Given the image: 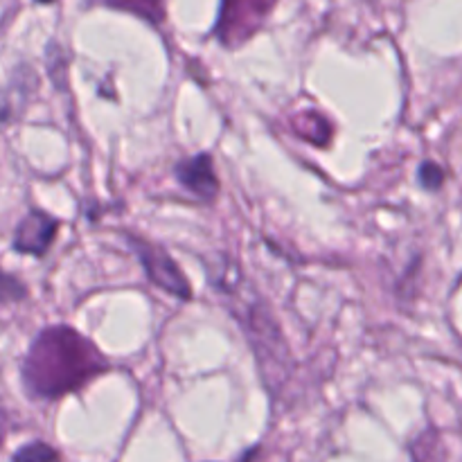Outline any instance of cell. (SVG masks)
<instances>
[{
    "mask_svg": "<svg viewBox=\"0 0 462 462\" xmlns=\"http://www.w3.org/2000/svg\"><path fill=\"white\" fill-rule=\"evenodd\" d=\"M106 370V359L77 329L54 325L43 329L23 359V383L36 400H59Z\"/></svg>",
    "mask_w": 462,
    "mask_h": 462,
    "instance_id": "obj_1",
    "label": "cell"
},
{
    "mask_svg": "<svg viewBox=\"0 0 462 462\" xmlns=\"http://www.w3.org/2000/svg\"><path fill=\"white\" fill-rule=\"evenodd\" d=\"M275 3L278 0H221L215 25L217 41L230 50L244 45L255 32H260Z\"/></svg>",
    "mask_w": 462,
    "mask_h": 462,
    "instance_id": "obj_2",
    "label": "cell"
},
{
    "mask_svg": "<svg viewBox=\"0 0 462 462\" xmlns=\"http://www.w3.org/2000/svg\"><path fill=\"white\" fill-rule=\"evenodd\" d=\"M126 242L138 255L140 264L144 266V273L152 280V284H156L158 289L167 291L170 296L180 298V300H192V287H189L188 278L161 246H153L144 239L131 237V235H126Z\"/></svg>",
    "mask_w": 462,
    "mask_h": 462,
    "instance_id": "obj_3",
    "label": "cell"
},
{
    "mask_svg": "<svg viewBox=\"0 0 462 462\" xmlns=\"http://www.w3.org/2000/svg\"><path fill=\"white\" fill-rule=\"evenodd\" d=\"M59 221L43 210H32L14 233V251L23 255H45L57 237Z\"/></svg>",
    "mask_w": 462,
    "mask_h": 462,
    "instance_id": "obj_4",
    "label": "cell"
},
{
    "mask_svg": "<svg viewBox=\"0 0 462 462\" xmlns=\"http://www.w3.org/2000/svg\"><path fill=\"white\" fill-rule=\"evenodd\" d=\"M176 180L188 189L192 197L201 201H212L219 194V179H217L215 162L210 153H199V156L183 158L174 167Z\"/></svg>",
    "mask_w": 462,
    "mask_h": 462,
    "instance_id": "obj_5",
    "label": "cell"
},
{
    "mask_svg": "<svg viewBox=\"0 0 462 462\" xmlns=\"http://www.w3.org/2000/svg\"><path fill=\"white\" fill-rule=\"evenodd\" d=\"M291 126L302 140L316 144V147H320V144L325 147L329 138H332V125L323 116H319V113H302V116H298L291 122Z\"/></svg>",
    "mask_w": 462,
    "mask_h": 462,
    "instance_id": "obj_6",
    "label": "cell"
},
{
    "mask_svg": "<svg viewBox=\"0 0 462 462\" xmlns=\"http://www.w3.org/2000/svg\"><path fill=\"white\" fill-rule=\"evenodd\" d=\"M104 5L122 12H131L149 23H161L165 18V0H102Z\"/></svg>",
    "mask_w": 462,
    "mask_h": 462,
    "instance_id": "obj_7",
    "label": "cell"
},
{
    "mask_svg": "<svg viewBox=\"0 0 462 462\" xmlns=\"http://www.w3.org/2000/svg\"><path fill=\"white\" fill-rule=\"evenodd\" d=\"M12 462H63L59 451L54 447H50L48 442H27L21 449L14 454Z\"/></svg>",
    "mask_w": 462,
    "mask_h": 462,
    "instance_id": "obj_8",
    "label": "cell"
},
{
    "mask_svg": "<svg viewBox=\"0 0 462 462\" xmlns=\"http://www.w3.org/2000/svg\"><path fill=\"white\" fill-rule=\"evenodd\" d=\"M25 298H27L25 284H23L18 278H14V275L5 273V271L0 269V305H9V302L25 300Z\"/></svg>",
    "mask_w": 462,
    "mask_h": 462,
    "instance_id": "obj_9",
    "label": "cell"
},
{
    "mask_svg": "<svg viewBox=\"0 0 462 462\" xmlns=\"http://www.w3.org/2000/svg\"><path fill=\"white\" fill-rule=\"evenodd\" d=\"M420 183H422V188L429 189V192H436V189H440L442 183H445V170L431 161L422 162V167H420Z\"/></svg>",
    "mask_w": 462,
    "mask_h": 462,
    "instance_id": "obj_10",
    "label": "cell"
},
{
    "mask_svg": "<svg viewBox=\"0 0 462 462\" xmlns=\"http://www.w3.org/2000/svg\"><path fill=\"white\" fill-rule=\"evenodd\" d=\"M36 3H43V5H48V3H54V0H36Z\"/></svg>",
    "mask_w": 462,
    "mask_h": 462,
    "instance_id": "obj_11",
    "label": "cell"
}]
</instances>
